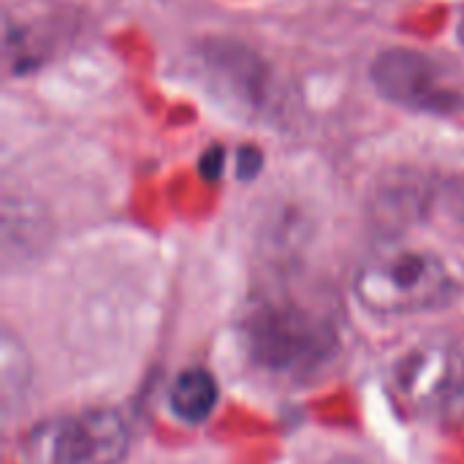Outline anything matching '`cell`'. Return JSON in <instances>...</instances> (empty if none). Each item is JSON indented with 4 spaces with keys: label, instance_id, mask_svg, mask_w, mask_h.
<instances>
[{
    "label": "cell",
    "instance_id": "6da1fadb",
    "mask_svg": "<svg viewBox=\"0 0 464 464\" xmlns=\"http://www.w3.org/2000/svg\"><path fill=\"white\" fill-rule=\"evenodd\" d=\"M353 288L370 313L416 315L446 304L457 294V277L435 250L386 239L362 261Z\"/></svg>",
    "mask_w": 464,
    "mask_h": 464
},
{
    "label": "cell",
    "instance_id": "7a4b0ae2",
    "mask_svg": "<svg viewBox=\"0 0 464 464\" xmlns=\"http://www.w3.org/2000/svg\"><path fill=\"white\" fill-rule=\"evenodd\" d=\"M247 345L253 359L280 375H307L334 351L332 324L296 302H264L247 318Z\"/></svg>",
    "mask_w": 464,
    "mask_h": 464
},
{
    "label": "cell",
    "instance_id": "3957f363",
    "mask_svg": "<svg viewBox=\"0 0 464 464\" xmlns=\"http://www.w3.org/2000/svg\"><path fill=\"white\" fill-rule=\"evenodd\" d=\"M394 397L416 416L464 408V334H438L413 345L392 370Z\"/></svg>",
    "mask_w": 464,
    "mask_h": 464
},
{
    "label": "cell",
    "instance_id": "277c9868",
    "mask_svg": "<svg viewBox=\"0 0 464 464\" xmlns=\"http://www.w3.org/2000/svg\"><path fill=\"white\" fill-rule=\"evenodd\" d=\"M130 438L120 413L98 408L38 424L22 446L24 464H120Z\"/></svg>",
    "mask_w": 464,
    "mask_h": 464
},
{
    "label": "cell",
    "instance_id": "5b68a950",
    "mask_svg": "<svg viewBox=\"0 0 464 464\" xmlns=\"http://www.w3.org/2000/svg\"><path fill=\"white\" fill-rule=\"evenodd\" d=\"M378 92L405 109L430 114H454L464 106V95L449 71L430 54L416 49H386L372 63Z\"/></svg>",
    "mask_w": 464,
    "mask_h": 464
},
{
    "label": "cell",
    "instance_id": "8992f818",
    "mask_svg": "<svg viewBox=\"0 0 464 464\" xmlns=\"http://www.w3.org/2000/svg\"><path fill=\"white\" fill-rule=\"evenodd\" d=\"M198 71L212 95L242 114L269 106L272 79L264 60L237 41H209L198 49Z\"/></svg>",
    "mask_w": 464,
    "mask_h": 464
},
{
    "label": "cell",
    "instance_id": "52a82bcc",
    "mask_svg": "<svg viewBox=\"0 0 464 464\" xmlns=\"http://www.w3.org/2000/svg\"><path fill=\"white\" fill-rule=\"evenodd\" d=\"M218 383L215 378L201 370V367H193V370H185L177 375L171 392H169V405H171V413L185 421V424H201L212 416L215 405H218Z\"/></svg>",
    "mask_w": 464,
    "mask_h": 464
},
{
    "label": "cell",
    "instance_id": "ba28073f",
    "mask_svg": "<svg viewBox=\"0 0 464 464\" xmlns=\"http://www.w3.org/2000/svg\"><path fill=\"white\" fill-rule=\"evenodd\" d=\"M261 163H264V158L256 147H242L239 158H237V171H239V177L250 179L261 171Z\"/></svg>",
    "mask_w": 464,
    "mask_h": 464
},
{
    "label": "cell",
    "instance_id": "9c48e42d",
    "mask_svg": "<svg viewBox=\"0 0 464 464\" xmlns=\"http://www.w3.org/2000/svg\"><path fill=\"white\" fill-rule=\"evenodd\" d=\"M220 171H223V150L220 147H212L201 158V174L209 177V179H215V177H220Z\"/></svg>",
    "mask_w": 464,
    "mask_h": 464
},
{
    "label": "cell",
    "instance_id": "30bf717a",
    "mask_svg": "<svg viewBox=\"0 0 464 464\" xmlns=\"http://www.w3.org/2000/svg\"><path fill=\"white\" fill-rule=\"evenodd\" d=\"M315 464H367V462L353 459V457H332V459H324V462H315Z\"/></svg>",
    "mask_w": 464,
    "mask_h": 464
}]
</instances>
